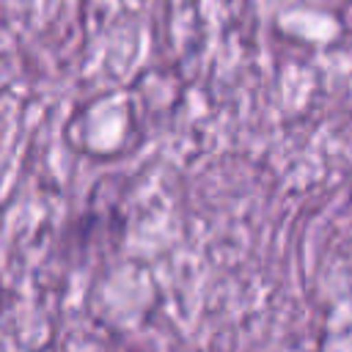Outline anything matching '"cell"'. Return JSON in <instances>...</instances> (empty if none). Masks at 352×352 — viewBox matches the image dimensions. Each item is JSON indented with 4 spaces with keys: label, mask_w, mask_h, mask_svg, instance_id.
<instances>
[]
</instances>
